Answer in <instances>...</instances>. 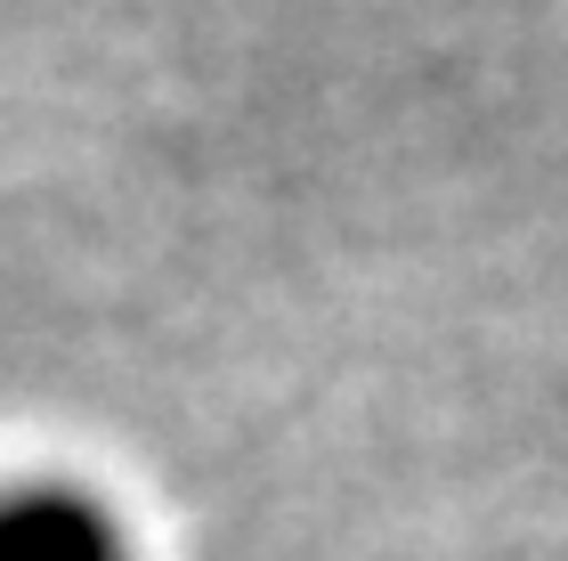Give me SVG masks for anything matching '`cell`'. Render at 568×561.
<instances>
[{"label": "cell", "instance_id": "cell-1", "mask_svg": "<svg viewBox=\"0 0 568 561\" xmlns=\"http://www.w3.org/2000/svg\"><path fill=\"white\" fill-rule=\"evenodd\" d=\"M0 561H139L131 529L114 521V504L65 480H24L0 489Z\"/></svg>", "mask_w": 568, "mask_h": 561}]
</instances>
